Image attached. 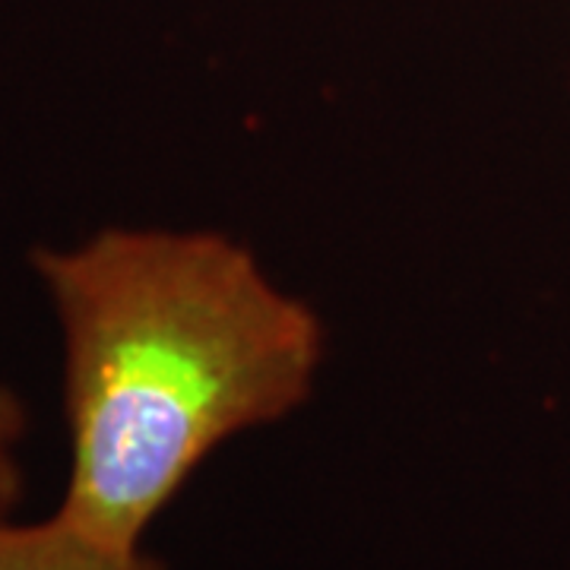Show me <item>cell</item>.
Instances as JSON below:
<instances>
[{"instance_id": "cell-1", "label": "cell", "mask_w": 570, "mask_h": 570, "mask_svg": "<svg viewBox=\"0 0 570 570\" xmlns=\"http://www.w3.org/2000/svg\"><path fill=\"white\" fill-rule=\"evenodd\" d=\"M32 269L63 336L58 513L111 546L137 549L213 450L314 390L321 317L228 235L102 228Z\"/></svg>"}, {"instance_id": "cell-2", "label": "cell", "mask_w": 570, "mask_h": 570, "mask_svg": "<svg viewBox=\"0 0 570 570\" xmlns=\"http://www.w3.org/2000/svg\"><path fill=\"white\" fill-rule=\"evenodd\" d=\"M0 570H168L142 546H111L61 513L41 523L0 520Z\"/></svg>"}, {"instance_id": "cell-3", "label": "cell", "mask_w": 570, "mask_h": 570, "mask_svg": "<svg viewBox=\"0 0 570 570\" xmlns=\"http://www.w3.org/2000/svg\"><path fill=\"white\" fill-rule=\"evenodd\" d=\"M29 415L22 400L0 384V520H10V510L20 504L22 469L20 444L26 438Z\"/></svg>"}]
</instances>
